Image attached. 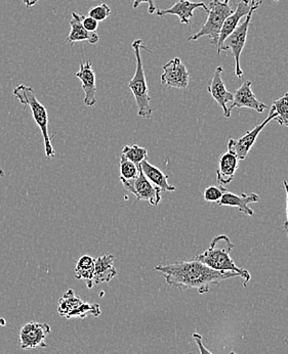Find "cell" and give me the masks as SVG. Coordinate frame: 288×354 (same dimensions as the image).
<instances>
[{
	"label": "cell",
	"mask_w": 288,
	"mask_h": 354,
	"mask_svg": "<svg viewBox=\"0 0 288 354\" xmlns=\"http://www.w3.org/2000/svg\"><path fill=\"white\" fill-rule=\"evenodd\" d=\"M163 274L166 283L179 290L197 289L200 294L208 293L210 285L240 277L235 272H219L198 260H183L166 266H155Z\"/></svg>",
	"instance_id": "cell-1"
},
{
	"label": "cell",
	"mask_w": 288,
	"mask_h": 354,
	"mask_svg": "<svg viewBox=\"0 0 288 354\" xmlns=\"http://www.w3.org/2000/svg\"><path fill=\"white\" fill-rule=\"evenodd\" d=\"M234 249L233 243L226 234H219L211 241L210 248L204 253L198 254L195 259L208 268L219 272H235L243 279V286L246 287L251 276L249 270L239 268L232 259L230 253Z\"/></svg>",
	"instance_id": "cell-2"
},
{
	"label": "cell",
	"mask_w": 288,
	"mask_h": 354,
	"mask_svg": "<svg viewBox=\"0 0 288 354\" xmlns=\"http://www.w3.org/2000/svg\"><path fill=\"white\" fill-rule=\"evenodd\" d=\"M132 48L136 59V68L134 75L129 82V88L131 89L136 106H138V117L143 119L150 118L154 109L151 106V97L149 95V87L147 84L146 75H145L144 66H143L141 50H148L143 44L142 39H136L132 42Z\"/></svg>",
	"instance_id": "cell-3"
},
{
	"label": "cell",
	"mask_w": 288,
	"mask_h": 354,
	"mask_svg": "<svg viewBox=\"0 0 288 354\" xmlns=\"http://www.w3.org/2000/svg\"><path fill=\"white\" fill-rule=\"evenodd\" d=\"M14 95L24 106H29L32 117L36 125L42 130V138L44 142V153L48 158L55 157L52 140L48 133V115L46 106L38 101L35 91L31 86L21 84L14 89Z\"/></svg>",
	"instance_id": "cell-4"
},
{
	"label": "cell",
	"mask_w": 288,
	"mask_h": 354,
	"mask_svg": "<svg viewBox=\"0 0 288 354\" xmlns=\"http://www.w3.org/2000/svg\"><path fill=\"white\" fill-rule=\"evenodd\" d=\"M230 0H211L208 8V17L206 22L193 35L188 38L189 41H196L204 36H208L211 44L217 46L219 44V33L224 23L228 17L233 14V8L230 6Z\"/></svg>",
	"instance_id": "cell-5"
},
{
	"label": "cell",
	"mask_w": 288,
	"mask_h": 354,
	"mask_svg": "<svg viewBox=\"0 0 288 354\" xmlns=\"http://www.w3.org/2000/svg\"><path fill=\"white\" fill-rule=\"evenodd\" d=\"M262 1H257V3L251 8L247 16L245 17L244 21L238 27L226 38L222 46L221 51H231L232 55L235 59V75L239 79H243V72L240 67V57L242 53L243 48H244L245 41H246L247 34H249V25H251V19H253V12L259 8L261 6Z\"/></svg>",
	"instance_id": "cell-6"
},
{
	"label": "cell",
	"mask_w": 288,
	"mask_h": 354,
	"mask_svg": "<svg viewBox=\"0 0 288 354\" xmlns=\"http://www.w3.org/2000/svg\"><path fill=\"white\" fill-rule=\"evenodd\" d=\"M277 114L274 112V110L271 109L269 112L268 117L264 119L261 124L257 125L253 129L247 131L244 136H241L240 138H230L229 142H228V152L233 153L236 156L237 159L239 161L246 159L247 155H249V151L253 148V145L257 142L258 136L262 131L266 125L272 120L276 119Z\"/></svg>",
	"instance_id": "cell-7"
},
{
	"label": "cell",
	"mask_w": 288,
	"mask_h": 354,
	"mask_svg": "<svg viewBox=\"0 0 288 354\" xmlns=\"http://www.w3.org/2000/svg\"><path fill=\"white\" fill-rule=\"evenodd\" d=\"M123 187L136 196V202L147 201L153 206H157L161 202V189H158L154 185L150 183L144 176L142 170L138 171V176L136 179L127 180V179L120 178Z\"/></svg>",
	"instance_id": "cell-8"
},
{
	"label": "cell",
	"mask_w": 288,
	"mask_h": 354,
	"mask_svg": "<svg viewBox=\"0 0 288 354\" xmlns=\"http://www.w3.org/2000/svg\"><path fill=\"white\" fill-rule=\"evenodd\" d=\"M50 333L51 327L48 324H39L35 322L27 323L20 330L21 348L24 351L37 348V347L46 348L48 346L46 339Z\"/></svg>",
	"instance_id": "cell-9"
},
{
	"label": "cell",
	"mask_w": 288,
	"mask_h": 354,
	"mask_svg": "<svg viewBox=\"0 0 288 354\" xmlns=\"http://www.w3.org/2000/svg\"><path fill=\"white\" fill-rule=\"evenodd\" d=\"M190 75L182 59L179 57L170 59L163 66L161 83L172 88L186 89L189 85Z\"/></svg>",
	"instance_id": "cell-10"
},
{
	"label": "cell",
	"mask_w": 288,
	"mask_h": 354,
	"mask_svg": "<svg viewBox=\"0 0 288 354\" xmlns=\"http://www.w3.org/2000/svg\"><path fill=\"white\" fill-rule=\"evenodd\" d=\"M224 68L222 66L215 69L213 73V79H211L210 84L208 86V91L210 93L211 97L215 100V102L219 104L224 112V116L226 119H230L231 112H230V106L233 104V93H229L226 88L225 83L222 79Z\"/></svg>",
	"instance_id": "cell-11"
},
{
	"label": "cell",
	"mask_w": 288,
	"mask_h": 354,
	"mask_svg": "<svg viewBox=\"0 0 288 354\" xmlns=\"http://www.w3.org/2000/svg\"><path fill=\"white\" fill-rule=\"evenodd\" d=\"M257 1L258 0H240V2L237 4L236 10H234L231 16L228 17L227 20L225 21L223 27H222L221 33H219V44H217V53L221 50L226 38L238 27L241 19L247 16L249 10L257 3Z\"/></svg>",
	"instance_id": "cell-12"
},
{
	"label": "cell",
	"mask_w": 288,
	"mask_h": 354,
	"mask_svg": "<svg viewBox=\"0 0 288 354\" xmlns=\"http://www.w3.org/2000/svg\"><path fill=\"white\" fill-rule=\"evenodd\" d=\"M202 8L208 12V8L204 2H193L191 0H179L172 8L166 10H157L156 15L159 17H165L168 15L179 17L182 24L188 25L194 16V10Z\"/></svg>",
	"instance_id": "cell-13"
},
{
	"label": "cell",
	"mask_w": 288,
	"mask_h": 354,
	"mask_svg": "<svg viewBox=\"0 0 288 354\" xmlns=\"http://www.w3.org/2000/svg\"><path fill=\"white\" fill-rule=\"evenodd\" d=\"M233 95V104L230 106V112H232L234 108L251 109L258 113H262L267 109V104L259 101L253 95L251 81H244Z\"/></svg>",
	"instance_id": "cell-14"
},
{
	"label": "cell",
	"mask_w": 288,
	"mask_h": 354,
	"mask_svg": "<svg viewBox=\"0 0 288 354\" xmlns=\"http://www.w3.org/2000/svg\"><path fill=\"white\" fill-rule=\"evenodd\" d=\"M76 77L80 80L82 84V89L84 91V104L87 106H93L97 104V87H96V73L93 69L91 61L82 62L79 66V70Z\"/></svg>",
	"instance_id": "cell-15"
},
{
	"label": "cell",
	"mask_w": 288,
	"mask_h": 354,
	"mask_svg": "<svg viewBox=\"0 0 288 354\" xmlns=\"http://www.w3.org/2000/svg\"><path fill=\"white\" fill-rule=\"evenodd\" d=\"M260 200H261V198L255 193L249 194V195L242 193L240 196H238L236 194L226 191L222 199L219 200V202H217V205L219 206L236 207V208H238V211L244 213L247 216H253L255 211L249 205L251 203H259Z\"/></svg>",
	"instance_id": "cell-16"
},
{
	"label": "cell",
	"mask_w": 288,
	"mask_h": 354,
	"mask_svg": "<svg viewBox=\"0 0 288 354\" xmlns=\"http://www.w3.org/2000/svg\"><path fill=\"white\" fill-rule=\"evenodd\" d=\"M117 270L114 268V256L111 254L100 256L96 259L93 286L108 283L116 277Z\"/></svg>",
	"instance_id": "cell-17"
},
{
	"label": "cell",
	"mask_w": 288,
	"mask_h": 354,
	"mask_svg": "<svg viewBox=\"0 0 288 354\" xmlns=\"http://www.w3.org/2000/svg\"><path fill=\"white\" fill-rule=\"evenodd\" d=\"M100 37L97 32H89L84 29L82 25V16L73 12L71 20H70V33L68 35V44L73 46L76 42L89 41L91 44H96L99 42Z\"/></svg>",
	"instance_id": "cell-18"
},
{
	"label": "cell",
	"mask_w": 288,
	"mask_h": 354,
	"mask_svg": "<svg viewBox=\"0 0 288 354\" xmlns=\"http://www.w3.org/2000/svg\"><path fill=\"white\" fill-rule=\"evenodd\" d=\"M239 160L233 153L227 152L221 156L217 168V181L219 185H226L234 180Z\"/></svg>",
	"instance_id": "cell-19"
},
{
	"label": "cell",
	"mask_w": 288,
	"mask_h": 354,
	"mask_svg": "<svg viewBox=\"0 0 288 354\" xmlns=\"http://www.w3.org/2000/svg\"><path fill=\"white\" fill-rule=\"evenodd\" d=\"M140 168L147 179L158 189H161V192L176 191V187L168 183V176H165L159 168L155 167L152 164L149 163L148 159L141 162Z\"/></svg>",
	"instance_id": "cell-20"
},
{
	"label": "cell",
	"mask_w": 288,
	"mask_h": 354,
	"mask_svg": "<svg viewBox=\"0 0 288 354\" xmlns=\"http://www.w3.org/2000/svg\"><path fill=\"white\" fill-rule=\"evenodd\" d=\"M96 259L89 255L81 256L76 262L75 278L83 279L89 289H93V277L95 272Z\"/></svg>",
	"instance_id": "cell-21"
},
{
	"label": "cell",
	"mask_w": 288,
	"mask_h": 354,
	"mask_svg": "<svg viewBox=\"0 0 288 354\" xmlns=\"http://www.w3.org/2000/svg\"><path fill=\"white\" fill-rule=\"evenodd\" d=\"M83 301L81 298L75 295L74 290L70 289L60 298L59 306H57V313L61 317L67 319L68 315L78 308L79 305L82 304Z\"/></svg>",
	"instance_id": "cell-22"
},
{
	"label": "cell",
	"mask_w": 288,
	"mask_h": 354,
	"mask_svg": "<svg viewBox=\"0 0 288 354\" xmlns=\"http://www.w3.org/2000/svg\"><path fill=\"white\" fill-rule=\"evenodd\" d=\"M101 306L98 304H85L79 305L78 308L74 309L67 319H85V317H98L101 315Z\"/></svg>",
	"instance_id": "cell-23"
},
{
	"label": "cell",
	"mask_w": 288,
	"mask_h": 354,
	"mask_svg": "<svg viewBox=\"0 0 288 354\" xmlns=\"http://www.w3.org/2000/svg\"><path fill=\"white\" fill-rule=\"evenodd\" d=\"M271 109L274 110V112L277 114L275 121H277L279 124L283 125V127H288V93H285L280 99L273 102Z\"/></svg>",
	"instance_id": "cell-24"
},
{
	"label": "cell",
	"mask_w": 288,
	"mask_h": 354,
	"mask_svg": "<svg viewBox=\"0 0 288 354\" xmlns=\"http://www.w3.org/2000/svg\"><path fill=\"white\" fill-rule=\"evenodd\" d=\"M127 159L132 161V163L136 164V166H140L141 162L144 160L148 159V151L147 149L141 148L136 145H132V146H125L121 152Z\"/></svg>",
	"instance_id": "cell-25"
},
{
	"label": "cell",
	"mask_w": 288,
	"mask_h": 354,
	"mask_svg": "<svg viewBox=\"0 0 288 354\" xmlns=\"http://www.w3.org/2000/svg\"><path fill=\"white\" fill-rule=\"evenodd\" d=\"M119 168H120V178L132 180L136 179L140 171V166H136L129 159L121 153L120 162H119Z\"/></svg>",
	"instance_id": "cell-26"
},
{
	"label": "cell",
	"mask_w": 288,
	"mask_h": 354,
	"mask_svg": "<svg viewBox=\"0 0 288 354\" xmlns=\"http://www.w3.org/2000/svg\"><path fill=\"white\" fill-rule=\"evenodd\" d=\"M226 191H227V189L224 185H219V187L210 185L204 191V200L210 203L219 202Z\"/></svg>",
	"instance_id": "cell-27"
},
{
	"label": "cell",
	"mask_w": 288,
	"mask_h": 354,
	"mask_svg": "<svg viewBox=\"0 0 288 354\" xmlns=\"http://www.w3.org/2000/svg\"><path fill=\"white\" fill-rule=\"evenodd\" d=\"M111 12L112 10H111L110 6H107L106 3H102L91 8L89 12V16L91 18L95 19L98 22H102V21H105L110 16Z\"/></svg>",
	"instance_id": "cell-28"
},
{
	"label": "cell",
	"mask_w": 288,
	"mask_h": 354,
	"mask_svg": "<svg viewBox=\"0 0 288 354\" xmlns=\"http://www.w3.org/2000/svg\"><path fill=\"white\" fill-rule=\"evenodd\" d=\"M82 25L84 29L89 32H97L99 28V22L89 16H82Z\"/></svg>",
	"instance_id": "cell-29"
},
{
	"label": "cell",
	"mask_w": 288,
	"mask_h": 354,
	"mask_svg": "<svg viewBox=\"0 0 288 354\" xmlns=\"http://www.w3.org/2000/svg\"><path fill=\"white\" fill-rule=\"evenodd\" d=\"M142 3L148 4V12L150 15L155 14L156 12V6L154 4V1L153 0H134V4H132V8H138V6Z\"/></svg>",
	"instance_id": "cell-30"
},
{
	"label": "cell",
	"mask_w": 288,
	"mask_h": 354,
	"mask_svg": "<svg viewBox=\"0 0 288 354\" xmlns=\"http://www.w3.org/2000/svg\"><path fill=\"white\" fill-rule=\"evenodd\" d=\"M192 337H193L194 341H195L198 348H199L200 354H213L211 353L206 346H204V343H202L201 335L198 334V333H194V334L192 335Z\"/></svg>",
	"instance_id": "cell-31"
},
{
	"label": "cell",
	"mask_w": 288,
	"mask_h": 354,
	"mask_svg": "<svg viewBox=\"0 0 288 354\" xmlns=\"http://www.w3.org/2000/svg\"><path fill=\"white\" fill-rule=\"evenodd\" d=\"M283 185H285V192H287V221H285V225H283V230L287 232L288 236V183L287 180H283Z\"/></svg>",
	"instance_id": "cell-32"
},
{
	"label": "cell",
	"mask_w": 288,
	"mask_h": 354,
	"mask_svg": "<svg viewBox=\"0 0 288 354\" xmlns=\"http://www.w3.org/2000/svg\"><path fill=\"white\" fill-rule=\"evenodd\" d=\"M38 1H39V0H23L26 8H32V6H35Z\"/></svg>",
	"instance_id": "cell-33"
},
{
	"label": "cell",
	"mask_w": 288,
	"mask_h": 354,
	"mask_svg": "<svg viewBox=\"0 0 288 354\" xmlns=\"http://www.w3.org/2000/svg\"><path fill=\"white\" fill-rule=\"evenodd\" d=\"M6 321L4 319H2V317H0V327H6Z\"/></svg>",
	"instance_id": "cell-34"
},
{
	"label": "cell",
	"mask_w": 288,
	"mask_h": 354,
	"mask_svg": "<svg viewBox=\"0 0 288 354\" xmlns=\"http://www.w3.org/2000/svg\"><path fill=\"white\" fill-rule=\"evenodd\" d=\"M6 176V174H4L3 170L0 168V178H2V177Z\"/></svg>",
	"instance_id": "cell-35"
},
{
	"label": "cell",
	"mask_w": 288,
	"mask_h": 354,
	"mask_svg": "<svg viewBox=\"0 0 288 354\" xmlns=\"http://www.w3.org/2000/svg\"><path fill=\"white\" fill-rule=\"evenodd\" d=\"M274 1L278 2V1H279V0H274Z\"/></svg>",
	"instance_id": "cell-36"
},
{
	"label": "cell",
	"mask_w": 288,
	"mask_h": 354,
	"mask_svg": "<svg viewBox=\"0 0 288 354\" xmlns=\"http://www.w3.org/2000/svg\"><path fill=\"white\" fill-rule=\"evenodd\" d=\"M230 354H236L235 353H230Z\"/></svg>",
	"instance_id": "cell-37"
},
{
	"label": "cell",
	"mask_w": 288,
	"mask_h": 354,
	"mask_svg": "<svg viewBox=\"0 0 288 354\" xmlns=\"http://www.w3.org/2000/svg\"><path fill=\"white\" fill-rule=\"evenodd\" d=\"M191 1H192V0H191Z\"/></svg>",
	"instance_id": "cell-38"
}]
</instances>
